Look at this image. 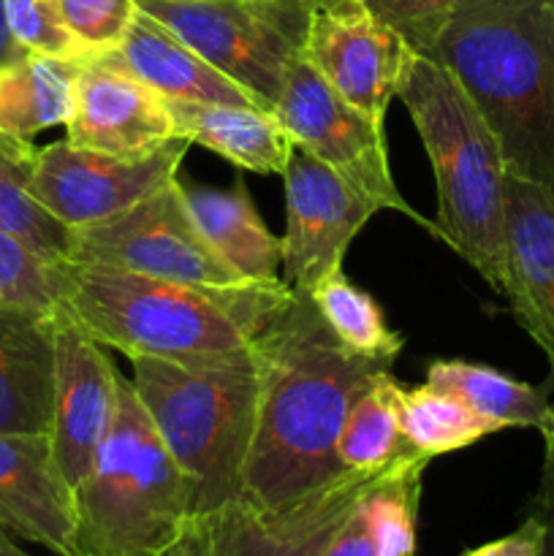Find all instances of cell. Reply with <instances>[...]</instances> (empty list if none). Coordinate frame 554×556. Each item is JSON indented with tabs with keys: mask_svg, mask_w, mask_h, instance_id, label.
Here are the masks:
<instances>
[{
	"mask_svg": "<svg viewBox=\"0 0 554 556\" xmlns=\"http://www.w3.org/2000/svg\"><path fill=\"white\" fill-rule=\"evenodd\" d=\"M255 348L261 389L242 497L277 510L348 476L337 456L342 424L369 380L391 367L342 348L302 293Z\"/></svg>",
	"mask_w": 554,
	"mask_h": 556,
	"instance_id": "1",
	"label": "cell"
},
{
	"mask_svg": "<svg viewBox=\"0 0 554 556\" xmlns=\"http://www.w3.org/2000/svg\"><path fill=\"white\" fill-rule=\"evenodd\" d=\"M291 302L282 280L196 286L63 261V309L130 362L231 356L253 345Z\"/></svg>",
	"mask_w": 554,
	"mask_h": 556,
	"instance_id": "2",
	"label": "cell"
},
{
	"mask_svg": "<svg viewBox=\"0 0 554 556\" xmlns=\"http://www.w3.org/2000/svg\"><path fill=\"white\" fill-rule=\"evenodd\" d=\"M424 58L456 76L508 174L554 193V0H459Z\"/></svg>",
	"mask_w": 554,
	"mask_h": 556,
	"instance_id": "3",
	"label": "cell"
},
{
	"mask_svg": "<svg viewBox=\"0 0 554 556\" xmlns=\"http://www.w3.org/2000/svg\"><path fill=\"white\" fill-rule=\"evenodd\" d=\"M130 364L147 416L193 486L196 516H210L242 497L261 389L255 342L231 356L134 358Z\"/></svg>",
	"mask_w": 554,
	"mask_h": 556,
	"instance_id": "4",
	"label": "cell"
},
{
	"mask_svg": "<svg viewBox=\"0 0 554 556\" xmlns=\"http://www.w3.org/2000/svg\"><path fill=\"white\" fill-rule=\"evenodd\" d=\"M402 106L411 114L438 185V239L505 293V166L500 141L456 76L416 54Z\"/></svg>",
	"mask_w": 554,
	"mask_h": 556,
	"instance_id": "5",
	"label": "cell"
},
{
	"mask_svg": "<svg viewBox=\"0 0 554 556\" xmlns=\"http://www.w3.org/2000/svg\"><path fill=\"white\" fill-rule=\"evenodd\" d=\"M193 519L188 476L155 432L134 380L119 375L114 421L74 489V556H155Z\"/></svg>",
	"mask_w": 554,
	"mask_h": 556,
	"instance_id": "6",
	"label": "cell"
},
{
	"mask_svg": "<svg viewBox=\"0 0 554 556\" xmlns=\"http://www.w3.org/2000/svg\"><path fill=\"white\" fill-rule=\"evenodd\" d=\"M206 63L275 112L313 5L299 0H136Z\"/></svg>",
	"mask_w": 554,
	"mask_h": 556,
	"instance_id": "7",
	"label": "cell"
},
{
	"mask_svg": "<svg viewBox=\"0 0 554 556\" xmlns=\"http://www.w3.org/2000/svg\"><path fill=\"white\" fill-rule=\"evenodd\" d=\"M275 114L299 152L340 174L345 182L369 195L380 212H400L438 239L435 220L413 210L396 188L383 125L331 90L304 54L288 68Z\"/></svg>",
	"mask_w": 554,
	"mask_h": 556,
	"instance_id": "8",
	"label": "cell"
},
{
	"mask_svg": "<svg viewBox=\"0 0 554 556\" xmlns=\"http://www.w3.org/2000/svg\"><path fill=\"white\" fill-rule=\"evenodd\" d=\"M68 261L196 286L244 282L201 237L179 177L123 215L74 228Z\"/></svg>",
	"mask_w": 554,
	"mask_h": 556,
	"instance_id": "9",
	"label": "cell"
},
{
	"mask_svg": "<svg viewBox=\"0 0 554 556\" xmlns=\"http://www.w3.org/2000/svg\"><path fill=\"white\" fill-rule=\"evenodd\" d=\"M188 147L172 139L144 155H109L68 139L52 141L33 155L30 193L68 228L96 226L172 182Z\"/></svg>",
	"mask_w": 554,
	"mask_h": 556,
	"instance_id": "10",
	"label": "cell"
},
{
	"mask_svg": "<svg viewBox=\"0 0 554 556\" xmlns=\"http://www.w3.org/2000/svg\"><path fill=\"white\" fill-rule=\"evenodd\" d=\"M302 54L331 90L380 125L386 123L391 101L400 98L416 58L394 27L356 0L313 9Z\"/></svg>",
	"mask_w": 554,
	"mask_h": 556,
	"instance_id": "11",
	"label": "cell"
},
{
	"mask_svg": "<svg viewBox=\"0 0 554 556\" xmlns=\"http://www.w3.org/2000/svg\"><path fill=\"white\" fill-rule=\"evenodd\" d=\"M282 282L310 296L331 271L342 269L353 237L380 206L315 157L293 150L286 174Z\"/></svg>",
	"mask_w": 554,
	"mask_h": 556,
	"instance_id": "12",
	"label": "cell"
},
{
	"mask_svg": "<svg viewBox=\"0 0 554 556\" xmlns=\"http://www.w3.org/2000/svg\"><path fill=\"white\" fill-rule=\"evenodd\" d=\"M54 410L52 454L74 492L96 462L117 413L119 372L106 356V348L68 313H54Z\"/></svg>",
	"mask_w": 554,
	"mask_h": 556,
	"instance_id": "13",
	"label": "cell"
},
{
	"mask_svg": "<svg viewBox=\"0 0 554 556\" xmlns=\"http://www.w3.org/2000/svg\"><path fill=\"white\" fill-rule=\"evenodd\" d=\"M378 476L348 472L286 508H261L239 497L204 516L212 556H324L335 532L345 525L364 489Z\"/></svg>",
	"mask_w": 554,
	"mask_h": 556,
	"instance_id": "14",
	"label": "cell"
},
{
	"mask_svg": "<svg viewBox=\"0 0 554 556\" xmlns=\"http://www.w3.org/2000/svg\"><path fill=\"white\" fill-rule=\"evenodd\" d=\"M65 130L71 144L109 155H144L177 139L166 98L101 58L76 74Z\"/></svg>",
	"mask_w": 554,
	"mask_h": 556,
	"instance_id": "15",
	"label": "cell"
},
{
	"mask_svg": "<svg viewBox=\"0 0 554 556\" xmlns=\"http://www.w3.org/2000/svg\"><path fill=\"white\" fill-rule=\"evenodd\" d=\"M505 299L554 369V193L505 179Z\"/></svg>",
	"mask_w": 554,
	"mask_h": 556,
	"instance_id": "16",
	"label": "cell"
},
{
	"mask_svg": "<svg viewBox=\"0 0 554 556\" xmlns=\"http://www.w3.org/2000/svg\"><path fill=\"white\" fill-rule=\"evenodd\" d=\"M0 525L58 556H74V492L49 434L0 432Z\"/></svg>",
	"mask_w": 554,
	"mask_h": 556,
	"instance_id": "17",
	"label": "cell"
},
{
	"mask_svg": "<svg viewBox=\"0 0 554 556\" xmlns=\"http://www.w3.org/2000/svg\"><path fill=\"white\" fill-rule=\"evenodd\" d=\"M54 364V315L0 302V432L49 434Z\"/></svg>",
	"mask_w": 554,
	"mask_h": 556,
	"instance_id": "18",
	"label": "cell"
},
{
	"mask_svg": "<svg viewBox=\"0 0 554 556\" xmlns=\"http://www.w3.org/2000/svg\"><path fill=\"white\" fill-rule=\"evenodd\" d=\"M114 68L136 76L166 101L185 103H234V106H261L244 87L206 63L199 52L179 41L172 30L139 11L112 52L101 54ZM264 109V106H261Z\"/></svg>",
	"mask_w": 554,
	"mask_h": 556,
	"instance_id": "19",
	"label": "cell"
},
{
	"mask_svg": "<svg viewBox=\"0 0 554 556\" xmlns=\"http://www.w3.org/2000/svg\"><path fill=\"white\" fill-rule=\"evenodd\" d=\"M174 136L226 157L242 172L286 174L293 141L275 112L234 103L168 101Z\"/></svg>",
	"mask_w": 554,
	"mask_h": 556,
	"instance_id": "20",
	"label": "cell"
},
{
	"mask_svg": "<svg viewBox=\"0 0 554 556\" xmlns=\"http://www.w3.org/2000/svg\"><path fill=\"white\" fill-rule=\"evenodd\" d=\"M182 193L201 237L244 282L282 280V239L261 220L242 179L228 190L182 182Z\"/></svg>",
	"mask_w": 554,
	"mask_h": 556,
	"instance_id": "21",
	"label": "cell"
},
{
	"mask_svg": "<svg viewBox=\"0 0 554 556\" xmlns=\"http://www.w3.org/2000/svg\"><path fill=\"white\" fill-rule=\"evenodd\" d=\"M81 65L30 52L0 65V139L33 141L41 130L68 123Z\"/></svg>",
	"mask_w": 554,
	"mask_h": 556,
	"instance_id": "22",
	"label": "cell"
},
{
	"mask_svg": "<svg viewBox=\"0 0 554 556\" xmlns=\"http://www.w3.org/2000/svg\"><path fill=\"white\" fill-rule=\"evenodd\" d=\"M427 386L456 396L500 429H538L552 416L549 391L516 380L487 364L438 358L427 367Z\"/></svg>",
	"mask_w": 554,
	"mask_h": 556,
	"instance_id": "23",
	"label": "cell"
},
{
	"mask_svg": "<svg viewBox=\"0 0 554 556\" xmlns=\"http://www.w3.org/2000/svg\"><path fill=\"white\" fill-rule=\"evenodd\" d=\"M402 389L405 386L383 369L356 396L337 445V456L348 472L373 476L413 451L400 421Z\"/></svg>",
	"mask_w": 554,
	"mask_h": 556,
	"instance_id": "24",
	"label": "cell"
},
{
	"mask_svg": "<svg viewBox=\"0 0 554 556\" xmlns=\"http://www.w3.org/2000/svg\"><path fill=\"white\" fill-rule=\"evenodd\" d=\"M36 150L33 141L0 139V228L25 239L47 258L68 261L74 228L60 223L30 193Z\"/></svg>",
	"mask_w": 554,
	"mask_h": 556,
	"instance_id": "25",
	"label": "cell"
},
{
	"mask_svg": "<svg viewBox=\"0 0 554 556\" xmlns=\"http://www.w3.org/2000/svg\"><path fill=\"white\" fill-rule=\"evenodd\" d=\"M310 302L315 304L331 334L351 353L383 362L389 367L400 356L405 345L402 334L386 324L380 304L367 291L353 286L342 269L324 277L310 293Z\"/></svg>",
	"mask_w": 554,
	"mask_h": 556,
	"instance_id": "26",
	"label": "cell"
},
{
	"mask_svg": "<svg viewBox=\"0 0 554 556\" xmlns=\"http://www.w3.org/2000/svg\"><path fill=\"white\" fill-rule=\"evenodd\" d=\"M400 421L407 445L429 462L435 456L470 448L489 434L503 432L498 424L478 416L465 402L427 383L418 389H402Z\"/></svg>",
	"mask_w": 554,
	"mask_h": 556,
	"instance_id": "27",
	"label": "cell"
},
{
	"mask_svg": "<svg viewBox=\"0 0 554 556\" xmlns=\"http://www.w3.org/2000/svg\"><path fill=\"white\" fill-rule=\"evenodd\" d=\"M427 465V456L411 451L380 470L364 489L362 510L373 530L378 556H413L416 552V519Z\"/></svg>",
	"mask_w": 554,
	"mask_h": 556,
	"instance_id": "28",
	"label": "cell"
},
{
	"mask_svg": "<svg viewBox=\"0 0 554 556\" xmlns=\"http://www.w3.org/2000/svg\"><path fill=\"white\" fill-rule=\"evenodd\" d=\"M0 302L54 315L63 307V261L0 228Z\"/></svg>",
	"mask_w": 554,
	"mask_h": 556,
	"instance_id": "29",
	"label": "cell"
},
{
	"mask_svg": "<svg viewBox=\"0 0 554 556\" xmlns=\"http://www.w3.org/2000/svg\"><path fill=\"white\" fill-rule=\"evenodd\" d=\"M5 20L11 38L22 52L43 54V58L87 63L92 54L74 36L63 14L60 0H5Z\"/></svg>",
	"mask_w": 554,
	"mask_h": 556,
	"instance_id": "30",
	"label": "cell"
},
{
	"mask_svg": "<svg viewBox=\"0 0 554 556\" xmlns=\"http://www.w3.org/2000/svg\"><path fill=\"white\" fill-rule=\"evenodd\" d=\"M60 3H63L65 22L92 58H101L119 47L139 14L136 0H60Z\"/></svg>",
	"mask_w": 554,
	"mask_h": 556,
	"instance_id": "31",
	"label": "cell"
},
{
	"mask_svg": "<svg viewBox=\"0 0 554 556\" xmlns=\"http://www.w3.org/2000/svg\"><path fill=\"white\" fill-rule=\"evenodd\" d=\"M369 14L394 27L416 54H427L459 0H356Z\"/></svg>",
	"mask_w": 554,
	"mask_h": 556,
	"instance_id": "32",
	"label": "cell"
},
{
	"mask_svg": "<svg viewBox=\"0 0 554 556\" xmlns=\"http://www.w3.org/2000/svg\"><path fill=\"white\" fill-rule=\"evenodd\" d=\"M543 543H546V519L538 510H530V516L514 532L483 546L467 548L462 556H541Z\"/></svg>",
	"mask_w": 554,
	"mask_h": 556,
	"instance_id": "33",
	"label": "cell"
},
{
	"mask_svg": "<svg viewBox=\"0 0 554 556\" xmlns=\"http://www.w3.org/2000/svg\"><path fill=\"white\" fill-rule=\"evenodd\" d=\"M324 556H378L373 530H369V521L362 510V500L351 510L345 525L335 532Z\"/></svg>",
	"mask_w": 554,
	"mask_h": 556,
	"instance_id": "34",
	"label": "cell"
},
{
	"mask_svg": "<svg viewBox=\"0 0 554 556\" xmlns=\"http://www.w3.org/2000/svg\"><path fill=\"white\" fill-rule=\"evenodd\" d=\"M543 434V467H541V483H538L536 500H532V510H543V514H554V410L549 421L541 427Z\"/></svg>",
	"mask_w": 554,
	"mask_h": 556,
	"instance_id": "35",
	"label": "cell"
},
{
	"mask_svg": "<svg viewBox=\"0 0 554 556\" xmlns=\"http://www.w3.org/2000/svg\"><path fill=\"white\" fill-rule=\"evenodd\" d=\"M155 556H212L210 554V532H206V519L204 516H196L193 525L172 543L163 552Z\"/></svg>",
	"mask_w": 554,
	"mask_h": 556,
	"instance_id": "36",
	"label": "cell"
},
{
	"mask_svg": "<svg viewBox=\"0 0 554 556\" xmlns=\"http://www.w3.org/2000/svg\"><path fill=\"white\" fill-rule=\"evenodd\" d=\"M20 54H25V52H22L20 43L11 38L9 20H5V0H0V65L11 63V60H16Z\"/></svg>",
	"mask_w": 554,
	"mask_h": 556,
	"instance_id": "37",
	"label": "cell"
},
{
	"mask_svg": "<svg viewBox=\"0 0 554 556\" xmlns=\"http://www.w3.org/2000/svg\"><path fill=\"white\" fill-rule=\"evenodd\" d=\"M538 514L546 519V543H543L541 556H554V514H543V510H538Z\"/></svg>",
	"mask_w": 554,
	"mask_h": 556,
	"instance_id": "38",
	"label": "cell"
},
{
	"mask_svg": "<svg viewBox=\"0 0 554 556\" xmlns=\"http://www.w3.org/2000/svg\"><path fill=\"white\" fill-rule=\"evenodd\" d=\"M0 556H30V554L22 552V548H16L14 541H11V538H9V541L0 543Z\"/></svg>",
	"mask_w": 554,
	"mask_h": 556,
	"instance_id": "39",
	"label": "cell"
},
{
	"mask_svg": "<svg viewBox=\"0 0 554 556\" xmlns=\"http://www.w3.org/2000/svg\"><path fill=\"white\" fill-rule=\"evenodd\" d=\"M299 3H307V5H313V9H318V5H331V3H337V0H299Z\"/></svg>",
	"mask_w": 554,
	"mask_h": 556,
	"instance_id": "40",
	"label": "cell"
},
{
	"mask_svg": "<svg viewBox=\"0 0 554 556\" xmlns=\"http://www.w3.org/2000/svg\"><path fill=\"white\" fill-rule=\"evenodd\" d=\"M9 538H11V532H9V530H5V527H3V525H0V543H3V541H9Z\"/></svg>",
	"mask_w": 554,
	"mask_h": 556,
	"instance_id": "41",
	"label": "cell"
}]
</instances>
